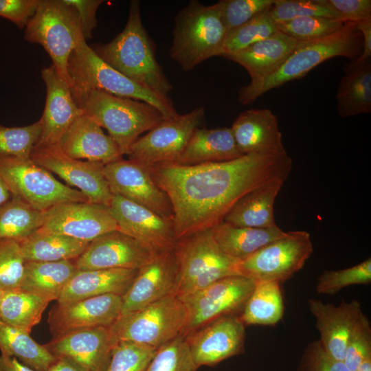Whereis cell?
<instances>
[{
  "label": "cell",
  "instance_id": "obj_43",
  "mask_svg": "<svg viewBox=\"0 0 371 371\" xmlns=\"http://www.w3.org/2000/svg\"><path fill=\"white\" fill-rule=\"evenodd\" d=\"M371 282V258L340 270H325L318 277L316 291L319 294L334 295L345 287L367 284Z\"/></svg>",
  "mask_w": 371,
  "mask_h": 371
},
{
  "label": "cell",
  "instance_id": "obj_49",
  "mask_svg": "<svg viewBox=\"0 0 371 371\" xmlns=\"http://www.w3.org/2000/svg\"><path fill=\"white\" fill-rule=\"evenodd\" d=\"M297 371H350L343 361L332 357L319 339L309 343L304 349Z\"/></svg>",
  "mask_w": 371,
  "mask_h": 371
},
{
  "label": "cell",
  "instance_id": "obj_28",
  "mask_svg": "<svg viewBox=\"0 0 371 371\" xmlns=\"http://www.w3.org/2000/svg\"><path fill=\"white\" fill-rule=\"evenodd\" d=\"M297 43V41L278 30L240 51L221 57L244 67L251 80H254L275 71L289 56Z\"/></svg>",
  "mask_w": 371,
  "mask_h": 371
},
{
  "label": "cell",
  "instance_id": "obj_46",
  "mask_svg": "<svg viewBox=\"0 0 371 371\" xmlns=\"http://www.w3.org/2000/svg\"><path fill=\"white\" fill-rule=\"evenodd\" d=\"M25 260L19 243H0V291L18 290L23 277Z\"/></svg>",
  "mask_w": 371,
  "mask_h": 371
},
{
  "label": "cell",
  "instance_id": "obj_35",
  "mask_svg": "<svg viewBox=\"0 0 371 371\" xmlns=\"http://www.w3.org/2000/svg\"><path fill=\"white\" fill-rule=\"evenodd\" d=\"M1 355L13 357L37 371H48L56 361L46 348L35 341L30 333L0 320Z\"/></svg>",
  "mask_w": 371,
  "mask_h": 371
},
{
  "label": "cell",
  "instance_id": "obj_10",
  "mask_svg": "<svg viewBox=\"0 0 371 371\" xmlns=\"http://www.w3.org/2000/svg\"><path fill=\"white\" fill-rule=\"evenodd\" d=\"M0 176L12 196L41 212L60 203L89 202L79 190L60 183L30 157L0 156Z\"/></svg>",
  "mask_w": 371,
  "mask_h": 371
},
{
  "label": "cell",
  "instance_id": "obj_16",
  "mask_svg": "<svg viewBox=\"0 0 371 371\" xmlns=\"http://www.w3.org/2000/svg\"><path fill=\"white\" fill-rule=\"evenodd\" d=\"M160 252L117 229L91 241L74 262L79 270L139 269Z\"/></svg>",
  "mask_w": 371,
  "mask_h": 371
},
{
  "label": "cell",
  "instance_id": "obj_25",
  "mask_svg": "<svg viewBox=\"0 0 371 371\" xmlns=\"http://www.w3.org/2000/svg\"><path fill=\"white\" fill-rule=\"evenodd\" d=\"M308 308L316 319L319 340L332 357L344 361L349 334L362 312L357 300L341 301L337 306L308 299Z\"/></svg>",
  "mask_w": 371,
  "mask_h": 371
},
{
  "label": "cell",
  "instance_id": "obj_34",
  "mask_svg": "<svg viewBox=\"0 0 371 371\" xmlns=\"http://www.w3.org/2000/svg\"><path fill=\"white\" fill-rule=\"evenodd\" d=\"M89 242L38 229L19 242L25 261L54 262L78 258Z\"/></svg>",
  "mask_w": 371,
  "mask_h": 371
},
{
  "label": "cell",
  "instance_id": "obj_31",
  "mask_svg": "<svg viewBox=\"0 0 371 371\" xmlns=\"http://www.w3.org/2000/svg\"><path fill=\"white\" fill-rule=\"evenodd\" d=\"M210 229L221 249L240 262L286 234L277 225L269 228L236 227L224 221Z\"/></svg>",
  "mask_w": 371,
  "mask_h": 371
},
{
  "label": "cell",
  "instance_id": "obj_12",
  "mask_svg": "<svg viewBox=\"0 0 371 371\" xmlns=\"http://www.w3.org/2000/svg\"><path fill=\"white\" fill-rule=\"evenodd\" d=\"M255 285L251 278L234 275L181 298L187 310L186 324L181 335L186 337L221 317L240 315Z\"/></svg>",
  "mask_w": 371,
  "mask_h": 371
},
{
  "label": "cell",
  "instance_id": "obj_56",
  "mask_svg": "<svg viewBox=\"0 0 371 371\" xmlns=\"http://www.w3.org/2000/svg\"><path fill=\"white\" fill-rule=\"evenodd\" d=\"M12 197L11 192L4 180L0 176V206Z\"/></svg>",
  "mask_w": 371,
  "mask_h": 371
},
{
  "label": "cell",
  "instance_id": "obj_3",
  "mask_svg": "<svg viewBox=\"0 0 371 371\" xmlns=\"http://www.w3.org/2000/svg\"><path fill=\"white\" fill-rule=\"evenodd\" d=\"M363 38L355 23H345L328 36L297 43L284 62L272 74L242 87L238 101L246 105L253 103L266 92L295 79L301 78L326 60L343 56L355 60L362 52Z\"/></svg>",
  "mask_w": 371,
  "mask_h": 371
},
{
  "label": "cell",
  "instance_id": "obj_30",
  "mask_svg": "<svg viewBox=\"0 0 371 371\" xmlns=\"http://www.w3.org/2000/svg\"><path fill=\"white\" fill-rule=\"evenodd\" d=\"M243 155L238 149L230 128H197L174 162L184 166L221 162Z\"/></svg>",
  "mask_w": 371,
  "mask_h": 371
},
{
  "label": "cell",
  "instance_id": "obj_15",
  "mask_svg": "<svg viewBox=\"0 0 371 371\" xmlns=\"http://www.w3.org/2000/svg\"><path fill=\"white\" fill-rule=\"evenodd\" d=\"M102 172L113 194L146 207L173 222L170 201L153 181L149 167L122 158L104 165Z\"/></svg>",
  "mask_w": 371,
  "mask_h": 371
},
{
  "label": "cell",
  "instance_id": "obj_9",
  "mask_svg": "<svg viewBox=\"0 0 371 371\" xmlns=\"http://www.w3.org/2000/svg\"><path fill=\"white\" fill-rule=\"evenodd\" d=\"M186 320L184 303L175 295H170L120 315L109 329L113 346L120 341H130L158 349L181 335Z\"/></svg>",
  "mask_w": 371,
  "mask_h": 371
},
{
  "label": "cell",
  "instance_id": "obj_42",
  "mask_svg": "<svg viewBox=\"0 0 371 371\" xmlns=\"http://www.w3.org/2000/svg\"><path fill=\"white\" fill-rule=\"evenodd\" d=\"M183 336L179 335L159 347L144 371H196Z\"/></svg>",
  "mask_w": 371,
  "mask_h": 371
},
{
  "label": "cell",
  "instance_id": "obj_8",
  "mask_svg": "<svg viewBox=\"0 0 371 371\" xmlns=\"http://www.w3.org/2000/svg\"><path fill=\"white\" fill-rule=\"evenodd\" d=\"M24 39L43 47L59 76L71 87L68 60L85 39L76 9L65 0H40L36 12L25 27Z\"/></svg>",
  "mask_w": 371,
  "mask_h": 371
},
{
  "label": "cell",
  "instance_id": "obj_57",
  "mask_svg": "<svg viewBox=\"0 0 371 371\" xmlns=\"http://www.w3.org/2000/svg\"><path fill=\"white\" fill-rule=\"evenodd\" d=\"M357 371H371V357L366 359L359 365Z\"/></svg>",
  "mask_w": 371,
  "mask_h": 371
},
{
  "label": "cell",
  "instance_id": "obj_58",
  "mask_svg": "<svg viewBox=\"0 0 371 371\" xmlns=\"http://www.w3.org/2000/svg\"><path fill=\"white\" fill-rule=\"evenodd\" d=\"M2 292L0 291V304H1V297H2Z\"/></svg>",
  "mask_w": 371,
  "mask_h": 371
},
{
  "label": "cell",
  "instance_id": "obj_29",
  "mask_svg": "<svg viewBox=\"0 0 371 371\" xmlns=\"http://www.w3.org/2000/svg\"><path fill=\"white\" fill-rule=\"evenodd\" d=\"M285 181L273 179L247 192L234 205L223 221L236 227L269 228L276 225L275 200Z\"/></svg>",
  "mask_w": 371,
  "mask_h": 371
},
{
  "label": "cell",
  "instance_id": "obj_14",
  "mask_svg": "<svg viewBox=\"0 0 371 371\" xmlns=\"http://www.w3.org/2000/svg\"><path fill=\"white\" fill-rule=\"evenodd\" d=\"M30 159L79 189L91 203L109 207L113 194L103 174V164L81 161L65 155L58 144L35 146Z\"/></svg>",
  "mask_w": 371,
  "mask_h": 371
},
{
  "label": "cell",
  "instance_id": "obj_45",
  "mask_svg": "<svg viewBox=\"0 0 371 371\" xmlns=\"http://www.w3.org/2000/svg\"><path fill=\"white\" fill-rule=\"evenodd\" d=\"M157 350L130 341L117 342L104 371H144Z\"/></svg>",
  "mask_w": 371,
  "mask_h": 371
},
{
  "label": "cell",
  "instance_id": "obj_36",
  "mask_svg": "<svg viewBox=\"0 0 371 371\" xmlns=\"http://www.w3.org/2000/svg\"><path fill=\"white\" fill-rule=\"evenodd\" d=\"M283 313L280 283L261 282L256 283L239 317L245 326H273L282 319Z\"/></svg>",
  "mask_w": 371,
  "mask_h": 371
},
{
  "label": "cell",
  "instance_id": "obj_23",
  "mask_svg": "<svg viewBox=\"0 0 371 371\" xmlns=\"http://www.w3.org/2000/svg\"><path fill=\"white\" fill-rule=\"evenodd\" d=\"M45 346L56 358L69 359L90 371H104L113 344L109 327L100 326L70 331Z\"/></svg>",
  "mask_w": 371,
  "mask_h": 371
},
{
  "label": "cell",
  "instance_id": "obj_40",
  "mask_svg": "<svg viewBox=\"0 0 371 371\" xmlns=\"http://www.w3.org/2000/svg\"><path fill=\"white\" fill-rule=\"evenodd\" d=\"M269 14L276 23L311 16L342 21L340 14L327 3L326 0H276Z\"/></svg>",
  "mask_w": 371,
  "mask_h": 371
},
{
  "label": "cell",
  "instance_id": "obj_44",
  "mask_svg": "<svg viewBox=\"0 0 371 371\" xmlns=\"http://www.w3.org/2000/svg\"><path fill=\"white\" fill-rule=\"evenodd\" d=\"M341 20L324 17L297 18L277 23L280 32L297 41L313 40L332 34L344 25Z\"/></svg>",
  "mask_w": 371,
  "mask_h": 371
},
{
  "label": "cell",
  "instance_id": "obj_11",
  "mask_svg": "<svg viewBox=\"0 0 371 371\" xmlns=\"http://www.w3.org/2000/svg\"><path fill=\"white\" fill-rule=\"evenodd\" d=\"M313 252L308 232L295 230L264 246L239 262V273L256 283L290 279L302 269Z\"/></svg>",
  "mask_w": 371,
  "mask_h": 371
},
{
  "label": "cell",
  "instance_id": "obj_52",
  "mask_svg": "<svg viewBox=\"0 0 371 371\" xmlns=\"http://www.w3.org/2000/svg\"><path fill=\"white\" fill-rule=\"evenodd\" d=\"M77 11L84 38L92 37V32L97 26L96 13L102 0H65Z\"/></svg>",
  "mask_w": 371,
  "mask_h": 371
},
{
  "label": "cell",
  "instance_id": "obj_48",
  "mask_svg": "<svg viewBox=\"0 0 371 371\" xmlns=\"http://www.w3.org/2000/svg\"><path fill=\"white\" fill-rule=\"evenodd\" d=\"M276 0H221L218 1L227 34L268 10Z\"/></svg>",
  "mask_w": 371,
  "mask_h": 371
},
{
  "label": "cell",
  "instance_id": "obj_27",
  "mask_svg": "<svg viewBox=\"0 0 371 371\" xmlns=\"http://www.w3.org/2000/svg\"><path fill=\"white\" fill-rule=\"evenodd\" d=\"M138 271L129 269H78L62 291L57 304L67 305L106 294L122 297L130 288Z\"/></svg>",
  "mask_w": 371,
  "mask_h": 371
},
{
  "label": "cell",
  "instance_id": "obj_51",
  "mask_svg": "<svg viewBox=\"0 0 371 371\" xmlns=\"http://www.w3.org/2000/svg\"><path fill=\"white\" fill-rule=\"evenodd\" d=\"M344 23H357L371 19L370 0H326Z\"/></svg>",
  "mask_w": 371,
  "mask_h": 371
},
{
  "label": "cell",
  "instance_id": "obj_37",
  "mask_svg": "<svg viewBox=\"0 0 371 371\" xmlns=\"http://www.w3.org/2000/svg\"><path fill=\"white\" fill-rule=\"evenodd\" d=\"M49 302L36 295L21 289L2 293L0 320L5 324L31 333L39 323Z\"/></svg>",
  "mask_w": 371,
  "mask_h": 371
},
{
  "label": "cell",
  "instance_id": "obj_26",
  "mask_svg": "<svg viewBox=\"0 0 371 371\" xmlns=\"http://www.w3.org/2000/svg\"><path fill=\"white\" fill-rule=\"evenodd\" d=\"M58 145L71 158L103 165L120 159L123 156L115 141L85 113L70 125Z\"/></svg>",
  "mask_w": 371,
  "mask_h": 371
},
{
  "label": "cell",
  "instance_id": "obj_53",
  "mask_svg": "<svg viewBox=\"0 0 371 371\" xmlns=\"http://www.w3.org/2000/svg\"><path fill=\"white\" fill-rule=\"evenodd\" d=\"M355 25L363 38L362 52L355 60L362 62L371 59V19L361 21Z\"/></svg>",
  "mask_w": 371,
  "mask_h": 371
},
{
  "label": "cell",
  "instance_id": "obj_17",
  "mask_svg": "<svg viewBox=\"0 0 371 371\" xmlns=\"http://www.w3.org/2000/svg\"><path fill=\"white\" fill-rule=\"evenodd\" d=\"M39 229L89 243L119 229L109 207L89 202L64 203L51 207L45 212Z\"/></svg>",
  "mask_w": 371,
  "mask_h": 371
},
{
  "label": "cell",
  "instance_id": "obj_6",
  "mask_svg": "<svg viewBox=\"0 0 371 371\" xmlns=\"http://www.w3.org/2000/svg\"><path fill=\"white\" fill-rule=\"evenodd\" d=\"M67 71L71 80V93L98 90L148 103L157 109L164 119L179 115L169 96L146 89L110 66L85 39L71 54Z\"/></svg>",
  "mask_w": 371,
  "mask_h": 371
},
{
  "label": "cell",
  "instance_id": "obj_21",
  "mask_svg": "<svg viewBox=\"0 0 371 371\" xmlns=\"http://www.w3.org/2000/svg\"><path fill=\"white\" fill-rule=\"evenodd\" d=\"M122 296L106 294L74 303L54 306L49 314L48 323L54 337L72 330L109 327L120 316Z\"/></svg>",
  "mask_w": 371,
  "mask_h": 371
},
{
  "label": "cell",
  "instance_id": "obj_19",
  "mask_svg": "<svg viewBox=\"0 0 371 371\" xmlns=\"http://www.w3.org/2000/svg\"><path fill=\"white\" fill-rule=\"evenodd\" d=\"M109 208L121 232L158 251L174 249L172 221L117 194H113Z\"/></svg>",
  "mask_w": 371,
  "mask_h": 371
},
{
  "label": "cell",
  "instance_id": "obj_20",
  "mask_svg": "<svg viewBox=\"0 0 371 371\" xmlns=\"http://www.w3.org/2000/svg\"><path fill=\"white\" fill-rule=\"evenodd\" d=\"M177 284V268L174 249L163 251L139 269L130 288L122 297L120 315L175 295Z\"/></svg>",
  "mask_w": 371,
  "mask_h": 371
},
{
  "label": "cell",
  "instance_id": "obj_1",
  "mask_svg": "<svg viewBox=\"0 0 371 371\" xmlns=\"http://www.w3.org/2000/svg\"><path fill=\"white\" fill-rule=\"evenodd\" d=\"M291 168L286 152L251 153L193 166L166 162L150 168L153 181L172 204L177 240L220 223L245 194L273 179L286 181Z\"/></svg>",
  "mask_w": 371,
  "mask_h": 371
},
{
  "label": "cell",
  "instance_id": "obj_4",
  "mask_svg": "<svg viewBox=\"0 0 371 371\" xmlns=\"http://www.w3.org/2000/svg\"><path fill=\"white\" fill-rule=\"evenodd\" d=\"M72 95L85 114L107 130L122 155H128L131 146L143 133L150 131L164 120L157 109L139 100L98 90Z\"/></svg>",
  "mask_w": 371,
  "mask_h": 371
},
{
  "label": "cell",
  "instance_id": "obj_39",
  "mask_svg": "<svg viewBox=\"0 0 371 371\" xmlns=\"http://www.w3.org/2000/svg\"><path fill=\"white\" fill-rule=\"evenodd\" d=\"M269 10L227 33L219 56L240 51L278 32L277 23L269 14Z\"/></svg>",
  "mask_w": 371,
  "mask_h": 371
},
{
  "label": "cell",
  "instance_id": "obj_54",
  "mask_svg": "<svg viewBox=\"0 0 371 371\" xmlns=\"http://www.w3.org/2000/svg\"><path fill=\"white\" fill-rule=\"evenodd\" d=\"M0 371H37L13 357L1 355Z\"/></svg>",
  "mask_w": 371,
  "mask_h": 371
},
{
  "label": "cell",
  "instance_id": "obj_13",
  "mask_svg": "<svg viewBox=\"0 0 371 371\" xmlns=\"http://www.w3.org/2000/svg\"><path fill=\"white\" fill-rule=\"evenodd\" d=\"M204 118L205 109L200 106L188 113L164 119L133 144L127 155L129 159L149 168L158 164L175 162Z\"/></svg>",
  "mask_w": 371,
  "mask_h": 371
},
{
  "label": "cell",
  "instance_id": "obj_47",
  "mask_svg": "<svg viewBox=\"0 0 371 371\" xmlns=\"http://www.w3.org/2000/svg\"><path fill=\"white\" fill-rule=\"evenodd\" d=\"M371 357V326L368 317L361 313L349 334L344 363L350 371Z\"/></svg>",
  "mask_w": 371,
  "mask_h": 371
},
{
  "label": "cell",
  "instance_id": "obj_38",
  "mask_svg": "<svg viewBox=\"0 0 371 371\" xmlns=\"http://www.w3.org/2000/svg\"><path fill=\"white\" fill-rule=\"evenodd\" d=\"M44 215L45 212L12 196L0 206V243L25 239L42 226Z\"/></svg>",
  "mask_w": 371,
  "mask_h": 371
},
{
  "label": "cell",
  "instance_id": "obj_22",
  "mask_svg": "<svg viewBox=\"0 0 371 371\" xmlns=\"http://www.w3.org/2000/svg\"><path fill=\"white\" fill-rule=\"evenodd\" d=\"M41 77L46 87V100L40 119L41 135L35 146L58 144L74 121L84 114L74 101L69 85L52 64L41 70Z\"/></svg>",
  "mask_w": 371,
  "mask_h": 371
},
{
  "label": "cell",
  "instance_id": "obj_32",
  "mask_svg": "<svg viewBox=\"0 0 371 371\" xmlns=\"http://www.w3.org/2000/svg\"><path fill=\"white\" fill-rule=\"evenodd\" d=\"M74 260L25 261L19 289L49 302L57 300L67 282L78 271Z\"/></svg>",
  "mask_w": 371,
  "mask_h": 371
},
{
  "label": "cell",
  "instance_id": "obj_55",
  "mask_svg": "<svg viewBox=\"0 0 371 371\" xmlns=\"http://www.w3.org/2000/svg\"><path fill=\"white\" fill-rule=\"evenodd\" d=\"M48 371H90L78 363L67 358H56Z\"/></svg>",
  "mask_w": 371,
  "mask_h": 371
},
{
  "label": "cell",
  "instance_id": "obj_33",
  "mask_svg": "<svg viewBox=\"0 0 371 371\" xmlns=\"http://www.w3.org/2000/svg\"><path fill=\"white\" fill-rule=\"evenodd\" d=\"M342 117L371 112V59L352 61L341 77L336 94Z\"/></svg>",
  "mask_w": 371,
  "mask_h": 371
},
{
  "label": "cell",
  "instance_id": "obj_2",
  "mask_svg": "<svg viewBox=\"0 0 371 371\" xmlns=\"http://www.w3.org/2000/svg\"><path fill=\"white\" fill-rule=\"evenodd\" d=\"M110 66L142 87L168 96L172 85L155 57V46L144 26L139 1L130 2L123 30L112 41L91 47Z\"/></svg>",
  "mask_w": 371,
  "mask_h": 371
},
{
  "label": "cell",
  "instance_id": "obj_41",
  "mask_svg": "<svg viewBox=\"0 0 371 371\" xmlns=\"http://www.w3.org/2000/svg\"><path fill=\"white\" fill-rule=\"evenodd\" d=\"M41 131V120L21 127L0 125V156L30 158Z\"/></svg>",
  "mask_w": 371,
  "mask_h": 371
},
{
  "label": "cell",
  "instance_id": "obj_18",
  "mask_svg": "<svg viewBox=\"0 0 371 371\" xmlns=\"http://www.w3.org/2000/svg\"><path fill=\"white\" fill-rule=\"evenodd\" d=\"M184 337L196 366H212L243 352L245 326L239 315H226Z\"/></svg>",
  "mask_w": 371,
  "mask_h": 371
},
{
  "label": "cell",
  "instance_id": "obj_24",
  "mask_svg": "<svg viewBox=\"0 0 371 371\" xmlns=\"http://www.w3.org/2000/svg\"><path fill=\"white\" fill-rule=\"evenodd\" d=\"M230 129L243 155L286 152L278 117L269 109H250L241 112Z\"/></svg>",
  "mask_w": 371,
  "mask_h": 371
},
{
  "label": "cell",
  "instance_id": "obj_7",
  "mask_svg": "<svg viewBox=\"0 0 371 371\" xmlns=\"http://www.w3.org/2000/svg\"><path fill=\"white\" fill-rule=\"evenodd\" d=\"M173 249L177 268L175 295L180 299L220 279L240 275V261L221 249L210 229L179 238Z\"/></svg>",
  "mask_w": 371,
  "mask_h": 371
},
{
  "label": "cell",
  "instance_id": "obj_5",
  "mask_svg": "<svg viewBox=\"0 0 371 371\" xmlns=\"http://www.w3.org/2000/svg\"><path fill=\"white\" fill-rule=\"evenodd\" d=\"M227 35L218 2L192 0L176 15L170 57L184 71L221 54Z\"/></svg>",
  "mask_w": 371,
  "mask_h": 371
},
{
  "label": "cell",
  "instance_id": "obj_50",
  "mask_svg": "<svg viewBox=\"0 0 371 371\" xmlns=\"http://www.w3.org/2000/svg\"><path fill=\"white\" fill-rule=\"evenodd\" d=\"M39 2L40 0H0V16L22 29L36 12Z\"/></svg>",
  "mask_w": 371,
  "mask_h": 371
}]
</instances>
